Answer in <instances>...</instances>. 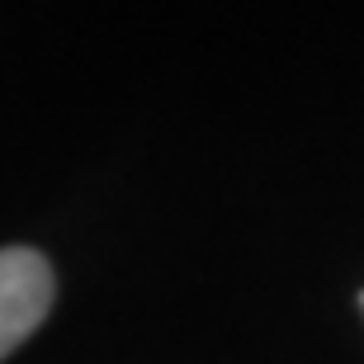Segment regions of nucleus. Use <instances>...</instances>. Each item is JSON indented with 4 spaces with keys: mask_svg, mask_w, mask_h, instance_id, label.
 Here are the masks:
<instances>
[{
    "mask_svg": "<svg viewBox=\"0 0 364 364\" xmlns=\"http://www.w3.org/2000/svg\"><path fill=\"white\" fill-rule=\"evenodd\" d=\"M48 308H53V265L28 246H5L0 251V360L48 317Z\"/></svg>",
    "mask_w": 364,
    "mask_h": 364,
    "instance_id": "obj_1",
    "label": "nucleus"
}]
</instances>
